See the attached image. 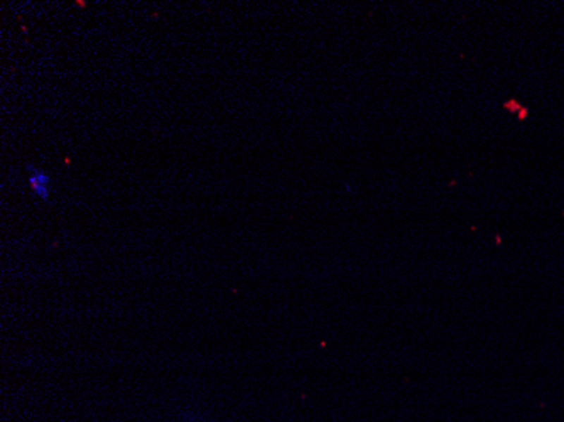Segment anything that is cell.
I'll return each mask as SVG.
<instances>
[{
    "label": "cell",
    "mask_w": 564,
    "mask_h": 422,
    "mask_svg": "<svg viewBox=\"0 0 564 422\" xmlns=\"http://www.w3.org/2000/svg\"><path fill=\"white\" fill-rule=\"evenodd\" d=\"M27 182L37 198L48 201L51 194V178L46 170L36 168V166H27Z\"/></svg>",
    "instance_id": "cell-1"
}]
</instances>
